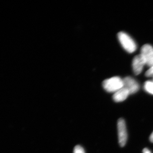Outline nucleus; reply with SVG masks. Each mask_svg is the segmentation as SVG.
<instances>
[{"label": "nucleus", "instance_id": "obj_1", "mask_svg": "<svg viewBox=\"0 0 153 153\" xmlns=\"http://www.w3.org/2000/svg\"><path fill=\"white\" fill-rule=\"evenodd\" d=\"M102 86L108 92H115L123 87V79L119 76H114L105 80Z\"/></svg>", "mask_w": 153, "mask_h": 153}, {"label": "nucleus", "instance_id": "obj_2", "mask_svg": "<svg viewBox=\"0 0 153 153\" xmlns=\"http://www.w3.org/2000/svg\"><path fill=\"white\" fill-rule=\"evenodd\" d=\"M117 36L120 44L126 51L132 53L136 51L137 48L136 44L130 36L123 32L118 33Z\"/></svg>", "mask_w": 153, "mask_h": 153}, {"label": "nucleus", "instance_id": "obj_3", "mask_svg": "<svg viewBox=\"0 0 153 153\" xmlns=\"http://www.w3.org/2000/svg\"><path fill=\"white\" fill-rule=\"evenodd\" d=\"M118 136L119 143L121 147H124L127 140V132L125 121L123 118H120L117 122Z\"/></svg>", "mask_w": 153, "mask_h": 153}, {"label": "nucleus", "instance_id": "obj_4", "mask_svg": "<svg viewBox=\"0 0 153 153\" xmlns=\"http://www.w3.org/2000/svg\"><path fill=\"white\" fill-rule=\"evenodd\" d=\"M140 54L144 58L146 65L150 67L153 66V47L150 44H145L141 49Z\"/></svg>", "mask_w": 153, "mask_h": 153}, {"label": "nucleus", "instance_id": "obj_5", "mask_svg": "<svg viewBox=\"0 0 153 153\" xmlns=\"http://www.w3.org/2000/svg\"><path fill=\"white\" fill-rule=\"evenodd\" d=\"M123 87L128 91L130 94H133L138 91L139 85L135 79L131 76H126L123 79Z\"/></svg>", "mask_w": 153, "mask_h": 153}, {"label": "nucleus", "instance_id": "obj_6", "mask_svg": "<svg viewBox=\"0 0 153 153\" xmlns=\"http://www.w3.org/2000/svg\"><path fill=\"white\" fill-rule=\"evenodd\" d=\"M146 65V60L141 54L134 57L132 61V67L134 73L138 75L141 73L144 66Z\"/></svg>", "mask_w": 153, "mask_h": 153}, {"label": "nucleus", "instance_id": "obj_7", "mask_svg": "<svg viewBox=\"0 0 153 153\" xmlns=\"http://www.w3.org/2000/svg\"><path fill=\"white\" fill-rule=\"evenodd\" d=\"M129 94L130 93L128 91L123 87L115 92L113 96V99L116 102H121L126 99Z\"/></svg>", "mask_w": 153, "mask_h": 153}, {"label": "nucleus", "instance_id": "obj_8", "mask_svg": "<svg viewBox=\"0 0 153 153\" xmlns=\"http://www.w3.org/2000/svg\"><path fill=\"white\" fill-rule=\"evenodd\" d=\"M144 89L148 93L153 95V81L148 80L145 82L144 85Z\"/></svg>", "mask_w": 153, "mask_h": 153}, {"label": "nucleus", "instance_id": "obj_9", "mask_svg": "<svg viewBox=\"0 0 153 153\" xmlns=\"http://www.w3.org/2000/svg\"><path fill=\"white\" fill-rule=\"evenodd\" d=\"M73 153H85L84 149L79 146H77L75 147Z\"/></svg>", "mask_w": 153, "mask_h": 153}, {"label": "nucleus", "instance_id": "obj_10", "mask_svg": "<svg viewBox=\"0 0 153 153\" xmlns=\"http://www.w3.org/2000/svg\"><path fill=\"white\" fill-rule=\"evenodd\" d=\"M145 75L147 77H153V66L148 69L145 73Z\"/></svg>", "mask_w": 153, "mask_h": 153}, {"label": "nucleus", "instance_id": "obj_11", "mask_svg": "<svg viewBox=\"0 0 153 153\" xmlns=\"http://www.w3.org/2000/svg\"><path fill=\"white\" fill-rule=\"evenodd\" d=\"M143 153H152L147 148H145L143 150Z\"/></svg>", "mask_w": 153, "mask_h": 153}, {"label": "nucleus", "instance_id": "obj_12", "mask_svg": "<svg viewBox=\"0 0 153 153\" xmlns=\"http://www.w3.org/2000/svg\"><path fill=\"white\" fill-rule=\"evenodd\" d=\"M150 140L151 142L153 143V132L151 134L150 137Z\"/></svg>", "mask_w": 153, "mask_h": 153}, {"label": "nucleus", "instance_id": "obj_13", "mask_svg": "<svg viewBox=\"0 0 153 153\" xmlns=\"http://www.w3.org/2000/svg\"></svg>", "mask_w": 153, "mask_h": 153}]
</instances>
